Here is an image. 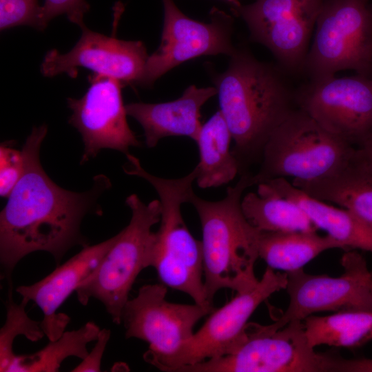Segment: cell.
Segmentation results:
<instances>
[{"label":"cell","instance_id":"obj_11","mask_svg":"<svg viewBox=\"0 0 372 372\" xmlns=\"http://www.w3.org/2000/svg\"><path fill=\"white\" fill-rule=\"evenodd\" d=\"M295 95L297 107L353 147L372 134V77L356 74L309 79Z\"/></svg>","mask_w":372,"mask_h":372},{"label":"cell","instance_id":"obj_12","mask_svg":"<svg viewBox=\"0 0 372 372\" xmlns=\"http://www.w3.org/2000/svg\"><path fill=\"white\" fill-rule=\"evenodd\" d=\"M323 0H256L231 8L250 39L268 48L285 72L302 71Z\"/></svg>","mask_w":372,"mask_h":372},{"label":"cell","instance_id":"obj_6","mask_svg":"<svg viewBox=\"0 0 372 372\" xmlns=\"http://www.w3.org/2000/svg\"><path fill=\"white\" fill-rule=\"evenodd\" d=\"M132 211L129 224L118 234L96 269L76 289L81 304L91 298L101 302L116 324L121 323L123 309L140 273L149 267L154 239L152 227L160 222L159 200L143 203L134 194L125 200Z\"/></svg>","mask_w":372,"mask_h":372},{"label":"cell","instance_id":"obj_21","mask_svg":"<svg viewBox=\"0 0 372 372\" xmlns=\"http://www.w3.org/2000/svg\"><path fill=\"white\" fill-rule=\"evenodd\" d=\"M232 136L221 112L217 111L202 125L196 143L200 161L196 166V182L203 189L231 182L240 172L238 160L230 147Z\"/></svg>","mask_w":372,"mask_h":372},{"label":"cell","instance_id":"obj_26","mask_svg":"<svg viewBox=\"0 0 372 372\" xmlns=\"http://www.w3.org/2000/svg\"><path fill=\"white\" fill-rule=\"evenodd\" d=\"M26 304L15 303L9 293L7 302V317L0 332V371H7L15 354L12 350L14 338L23 335L32 342L39 340L45 335L40 322L31 320L27 315Z\"/></svg>","mask_w":372,"mask_h":372},{"label":"cell","instance_id":"obj_24","mask_svg":"<svg viewBox=\"0 0 372 372\" xmlns=\"http://www.w3.org/2000/svg\"><path fill=\"white\" fill-rule=\"evenodd\" d=\"M309 344L354 349L372 340V310L342 311L302 321Z\"/></svg>","mask_w":372,"mask_h":372},{"label":"cell","instance_id":"obj_18","mask_svg":"<svg viewBox=\"0 0 372 372\" xmlns=\"http://www.w3.org/2000/svg\"><path fill=\"white\" fill-rule=\"evenodd\" d=\"M216 94L215 87H197L192 85L174 101L131 103L125 105V110L127 114L143 127L145 143L149 148L167 136H187L196 142L203 125L200 121V109Z\"/></svg>","mask_w":372,"mask_h":372},{"label":"cell","instance_id":"obj_9","mask_svg":"<svg viewBox=\"0 0 372 372\" xmlns=\"http://www.w3.org/2000/svg\"><path fill=\"white\" fill-rule=\"evenodd\" d=\"M286 272L267 267L251 289L238 293L229 302L214 310L203 325L174 354L151 363L163 371L220 358L236 351L246 340L248 320L273 293L285 289Z\"/></svg>","mask_w":372,"mask_h":372},{"label":"cell","instance_id":"obj_30","mask_svg":"<svg viewBox=\"0 0 372 372\" xmlns=\"http://www.w3.org/2000/svg\"><path fill=\"white\" fill-rule=\"evenodd\" d=\"M110 338V330L103 329L100 330L96 343L90 353L82 360V362L72 371H101V359L105 347Z\"/></svg>","mask_w":372,"mask_h":372},{"label":"cell","instance_id":"obj_29","mask_svg":"<svg viewBox=\"0 0 372 372\" xmlns=\"http://www.w3.org/2000/svg\"><path fill=\"white\" fill-rule=\"evenodd\" d=\"M0 195L3 198H8L24 172L22 151L2 143L0 148Z\"/></svg>","mask_w":372,"mask_h":372},{"label":"cell","instance_id":"obj_35","mask_svg":"<svg viewBox=\"0 0 372 372\" xmlns=\"http://www.w3.org/2000/svg\"><path fill=\"white\" fill-rule=\"evenodd\" d=\"M370 6H371V9H372V3H371V4H370Z\"/></svg>","mask_w":372,"mask_h":372},{"label":"cell","instance_id":"obj_34","mask_svg":"<svg viewBox=\"0 0 372 372\" xmlns=\"http://www.w3.org/2000/svg\"><path fill=\"white\" fill-rule=\"evenodd\" d=\"M369 286L372 293V276L369 280Z\"/></svg>","mask_w":372,"mask_h":372},{"label":"cell","instance_id":"obj_31","mask_svg":"<svg viewBox=\"0 0 372 372\" xmlns=\"http://www.w3.org/2000/svg\"><path fill=\"white\" fill-rule=\"evenodd\" d=\"M337 371L372 372V359H345L339 357Z\"/></svg>","mask_w":372,"mask_h":372},{"label":"cell","instance_id":"obj_27","mask_svg":"<svg viewBox=\"0 0 372 372\" xmlns=\"http://www.w3.org/2000/svg\"><path fill=\"white\" fill-rule=\"evenodd\" d=\"M41 6L37 0H0V29L29 25L39 29Z\"/></svg>","mask_w":372,"mask_h":372},{"label":"cell","instance_id":"obj_5","mask_svg":"<svg viewBox=\"0 0 372 372\" xmlns=\"http://www.w3.org/2000/svg\"><path fill=\"white\" fill-rule=\"evenodd\" d=\"M355 147L296 107L266 142L253 185L276 178L310 180L331 175L353 159Z\"/></svg>","mask_w":372,"mask_h":372},{"label":"cell","instance_id":"obj_14","mask_svg":"<svg viewBox=\"0 0 372 372\" xmlns=\"http://www.w3.org/2000/svg\"><path fill=\"white\" fill-rule=\"evenodd\" d=\"M166 294L167 287L162 283L143 285L128 300L121 314L125 338L149 343L144 360L149 364L176 353L193 335L195 324L214 310L196 303L170 302Z\"/></svg>","mask_w":372,"mask_h":372},{"label":"cell","instance_id":"obj_17","mask_svg":"<svg viewBox=\"0 0 372 372\" xmlns=\"http://www.w3.org/2000/svg\"><path fill=\"white\" fill-rule=\"evenodd\" d=\"M116 238V235L99 244L84 247L42 280L16 289L22 302L27 304L33 301L42 311L43 318L40 325L50 341L59 338L70 320L66 314L57 313V309L96 269Z\"/></svg>","mask_w":372,"mask_h":372},{"label":"cell","instance_id":"obj_19","mask_svg":"<svg viewBox=\"0 0 372 372\" xmlns=\"http://www.w3.org/2000/svg\"><path fill=\"white\" fill-rule=\"evenodd\" d=\"M266 181L280 196L299 205L318 229L325 231L347 251L358 249L372 252V225L355 214L309 196L285 178Z\"/></svg>","mask_w":372,"mask_h":372},{"label":"cell","instance_id":"obj_7","mask_svg":"<svg viewBox=\"0 0 372 372\" xmlns=\"http://www.w3.org/2000/svg\"><path fill=\"white\" fill-rule=\"evenodd\" d=\"M348 70L372 77V9L367 0H323L302 71L315 79Z\"/></svg>","mask_w":372,"mask_h":372},{"label":"cell","instance_id":"obj_15","mask_svg":"<svg viewBox=\"0 0 372 372\" xmlns=\"http://www.w3.org/2000/svg\"><path fill=\"white\" fill-rule=\"evenodd\" d=\"M90 86L80 99H68L72 113L69 123L81 134L84 143L81 163L96 156L102 149L120 151L125 155L141 143L127 121L121 87L118 80L93 74Z\"/></svg>","mask_w":372,"mask_h":372},{"label":"cell","instance_id":"obj_23","mask_svg":"<svg viewBox=\"0 0 372 372\" xmlns=\"http://www.w3.org/2000/svg\"><path fill=\"white\" fill-rule=\"evenodd\" d=\"M241 207L247 220L260 231L318 229L299 205L280 196L267 181L257 184L256 192L242 197Z\"/></svg>","mask_w":372,"mask_h":372},{"label":"cell","instance_id":"obj_20","mask_svg":"<svg viewBox=\"0 0 372 372\" xmlns=\"http://www.w3.org/2000/svg\"><path fill=\"white\" fill-rule=\"evenodd\" d=\"M309 196L349 209L372 225V172L354 160L325 177L291 183Z\"/></svg>","mask_w":372,"mask_h":372},{"label":"cell","instance_id":"obj_28","mask_svg":"<svg viewBox=\"0 0 372 372\" xmlns=\"http://www.w3.org/2000/svg\"><path fill=\"white\" fill-rule=\"evenodd\" d=\"M89 9L85 0H45L41 9L38 30H44L52 19L61 14H65L70 21L82 28L85 25L84 15Z\"/></svg>","mask_w":372,"mask_h":372},{"label":"cell","instance_id":"obj_25","mask_svg":"<svg viewBox=\"0 0 372 372\" xmlns=\"http://www.w3.org/2000/svg\"><path fill=\"white\" fill-rule=\"evenodd\" d=\"M99 327L88 322L77 330L65 331L40 351L30 355H16L7 371L54 372L70 356L83 360L88 354L87 344L98 338Z\"/></svg>","mask_w":372,"mask_h":372},{"label":"cell","instance_id":"obj_10","mask_svg":"<svg viewBox=\"0 0 372 372\" xmlns=\"http://www.w3.org/2000/svg\"><path fill=\"white\" fill-rule=\"evenodd\" d=\"M344 273L339 277L312 275L303 269L286 272L289 302L286 311L272 323L276 329L291 321H303L320 311L372 310L369 280L372 273L362 255L347 251L342 258Z\"/></svg>","mask_w":372,"mask_h":372},{"label":"cell","instance_id":"obj_3","mask_svg":"<svg viewBox=\"0 0 372 372\" xmlns=\"http://www.w3.org/2000/svg\"><path fill=\"white\" fill-rule=\"evenodd\" d=\"M251 176L242 173L234 187H227L225 197L220 200H207L194 193L189 202L201 224L204 287L211 304L222 289L242 293L259 280L254 265L259 258L260 231L247 220L241 207L244 191L253 185Z\"/></svg>","mask_w":372,"mask_h":372},{"label":"cell","instance_id":"obj_13","mask_svg":"<svg viewBox=\"0 0 372 372\" xmlns=\"http://www.w3.org/2000/svg\"><path fill=\"white\" fill-rule=\"evenodd\" d=\"M164 18L161 44L149 56L136 85L152 87L154 82L177 65L204 55L231 56L234 20L225 12L213 8L209 23L186 16L173 0H162Z\"/></svg>","mask_w":372,"mask_h":372},{"label":"cell","instance_id":"obj_2","mask_svg":"<svg viewBox=\"0 0 372 372\" xmlns=\"http://www.w3.org/2000/svg\"><path fill=\"white\" fill-rule=\"evenodd\" d=\"M229 57L226 70L212 75V82L240 172L261 159L272 132L297 107L296 90L281 67L258 60L245 48H236Z\"/></svg>","mask_w":372,"mask_h":372},{"label":"cell","instance_id":"obj_4","mask_svg":"<svg viewBox=\"0 0 372 372\" xmlns=\"http://www.w3.org/2000/svg\"><path fill=\"white\" fill-rule=\"evenodd\" d=\"M126 157L124 172L149 183L161 202L160 226L154 232L149 267L156 269L166 287L188 294L197 304L214 309L205 291L202 243L188 229L181 211L182 205L189 203L194 194L196 167L183 177L167 179L145 171L131 154Z\"/></svg>","mask_w":372,"mask_h":372},{"label":"cell","instance_id":"obj_32","mask_svg":"<svg viewBox=\"0 0 372 372\" xmlns=\"http://www.w3.org/2000/svg\"><path fill=\"white\" fill-rule=\"evenodd\" d=\"M354 160L372 172V134L362 144L355 147Z\"/></svg>","mask_w":372,"mask_h":372},{"label":"cell","instance_id":"obj_22","mask_svg":"<svg viewBox=\"0 0 372 372\" xmlns=\"http://www.w3.org/2000/svg\"><path fill=\"white\" fill-rule=\"evenodd\" d=\"M345 247L339 241L316 231H260L258 256L273 269L292 271L303 267L322 252Z\"/></svg>","mask_w":372,"mask_h":372},{"label":"cell","instance_id":"obj_1","mask_svg":"<svg viewBox=\"0 0 372 372\" xmlns=\"http://www.w3.org/2000/svg\"><path fill=\"white\" fill-rule=\"evenodd\" d=\"M48 127H34L22 149L24 172L0 214V260L12 287V273L25 256L49 252L59 264L73 246H87L81 234L83 217L95 209L96 200L110 186L104 175L92 188L74 192L60 187L45 172L39 151Z\"/></svg>","mask_w":372,"mask_h":372},{"label":"cell","instance_id":"obj_16","mask_svg":"<svg viewBox=\"0 0 372 372\" xmlns=\"http://www.w3.org/2000/svg\"><path fill=\"white\" fill-rule=\"evenodd\" d=\"M81 36L75 45L62 54L56 50L46 53L41 65L43 76L52 77L63 73L76 77L78 68L107 76L125 84L136 85L149 55L141 41H124L81 28Z\"/></svg>","mask_w":372,"mask_h":372},{"label":"cell","instance_id":"obj_33","mask_svg":"<svg viewBox=\"0 0 372 372\" xmlns=\"http://www.w3.org/2000/svg\"><path fill=\"white\" fill-rule=\"evenodd\" d=\"M231 5V8H236L240 5L241 3L239 2V0H225Z\"/></svg>","mask_w":372,"mask_h":372},{"label":"cell","instance_id":"obj_8","mask_svg":"<svg viewBox=\"0 0 372 372\" xmlns=\"http://www.w3.org/2000/svg\"><path fill=\"white\" fill-rule=\"evenodd\" d=\"M245 342L234 352L174 372H327L334 371L335 355L315 351L302 321L280 329L272 324L249 323Z\"/></svg>","mask_w":372,"mask_h":372},{"label":"cell","instance_id":"obj_36","mask_svg":"<svg viewBox=\"0 0 372 372\" xmlns=\"http://www.w3.org/2000/svg\"><path fill=\"white\" fill-rule=\"evenodd\" d=\"M367 1H369V0H367Z\"/></svg>","mask_w":372,"mask_h":372}]
</instances>
